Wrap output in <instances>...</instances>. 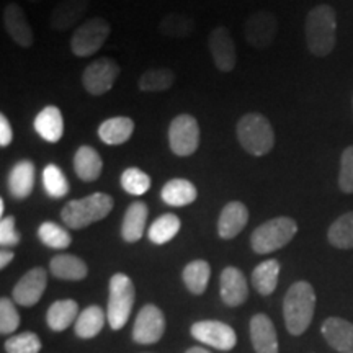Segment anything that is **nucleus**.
Here are the masks:
<instances>
[{"instance_id": "f257e3e1", "label": "nucleus", "mask_w": 353, "mask_h": 353, "mask_svg": "<svg viewBox=\"0 0 353 353\" xmlns=\"http://www.w3.org/2000/svg\"><path fill=\"white\" fill-rule=\"evenodd\" d=\"M337 13L327 3L311 8L304 21L306 46L311 54L325 57L334 51L337 43Z\"/></svg>"}, {"instance_id": "f03ea898", "label": "nucleus", "mask_w": 353, "mask_h": 353, "mask_svg": "<svg viewBox=\"0 0 353 353\" xmlns=\"http://www.w3.org/2000/svg\"><path fill=\"white\" fill-rule=\"evenodd\" d=\"M316 291L307 281H296L290 286L283 299V317L286 329L298 337L306 332L314 317Z\"/></svg>"}, {"instance_id": "7ed1b4c3", "label": "nucleus", "mask_w": 353, "mask_h": 353, "mask_svg": "<svg viewBox=\"0 0 353 353\" xmlns=\"http://www.w3.org/2000/svg\"><path fill=\"white\" fill-rule=\"evenodd\" d=\"M236 134L242 149L255 157L267 156L275 145V131L272 123L267 117L257 112L245 113L237 121Z\"/></svg>"}, {"instance_id": "20e7f679", "label": "nucleus", "mask_w": 353, "mask_h": 353, "mask_svg": "<svg viewBox=\"0 0 353 353\" xmlns=\"http://www.w3.org/2000/svg\"><path fill=\"white\" fill-rule=\"evenodd\" d=\"M113 205L114 201L112 196L97 192L81 200L65 203L61 211V219L70 229H83L107 218L112 213Z\"/></svg>"}, {"instance_id": "39448f33", "label": "nucleus", "mask_w": 353, "mask_h": 353, "mask_svg": "<svg viewBox=\"0 0 353 353\" xmlns=\"http://www.w3.org/2000/svg\"><path fill=\"white\" fill-rule=\"evenodd\" d=\"M298 232L296 221L290 216H278L265 221L250 236V245L255 254L265 255L288 245Z\"/></svg>"}, {"instance_id": "423d86ee", "label": "nucleus", "mask_w": 353, "mask_h": 353, "mask_svg": "<svg viewBox=\"0 0 353 353\" xmlns=\"http://www.w3.org/2000/svg\"><path fill=\"white\" fill-rule=\"evenodd\" d=\"M107 319L113 330H120L130 319L136 299V288L132 280L125 273H114L108 286Z\"/></svg>"}, {"instance_id": "0eeeda50", "label": "nucleus", "mask_w": 353, "mask_h": 353, "mask_svg": "<svg viewBox=\"0 0 353 353\" xmlns=\"http://www.w3.org/2000/svg\"><path fill=\"white\" fill-rule=\"evenodd\" d=\"M112 26L101 17H94L79 25L70 38V51L77 57L94 56L107 41Z\"/></svg>"}, {"instance_id": "6e6552de", "label": "nucleus", "mask_w": 353, "mask_h": 353, "mask_svg": "<svg viewBox=\"0 0 353 353\" xmlns=\"http://www.w3.org/2000/svg\"><path fill=\"white\" fill-rule=\"evenodd\" d=\"M200 125L188 113L176 114L169 126L170 151L179 157L193 156L200 148Z\"/></svg>"}, {"instance_id": "1a4fd4ad", "label": "nucleus", "mask_w": 353, "mask_h": 353, "mask_svg": "<svg viewBox=\"0 0 353 353\" xmlns=\"http://www.w3.org/2000/svg\"><path fill=\"white\" fill-rule=\"evenodd\" d=\"M120 72V64L112 57H99L83 69L82 85L90 95H105L113 88Z\"/></svg>"}, {"instance_id": "9d476101", "label": "nucleus", "mask_w": 353, "mask_h": 353, "mask_svg": "<svg viewBox=\"0 0 353 353\" xmlns=\"http://www.w3.org/2000/svg\"><path fill=\"white\" fill-rule=\"evenodd\" d=\"M278 33V20L272 12L259 10L247 17L244 23L245 41L255 50L272 46Z\"/></svg>"}, {"instance_id": "9b49d317", "label": "nucleus", "mask_w": 353, "mask_h": 353, "mask_svg": "<svg viewBox=\"0 0 353 353\" xmlns=\"http://www.w3.org/2000/svg\"><path fill=\"white\" fill-rule=\"evenodd\" d=\"M165 330L164 312L156 304H145L136 317L132 327V339L141 345H151L162 339Z\"/></svg>"}, {"instance_id": "f8f14e48", "label": "nucleus", "mask_w": 353, "mask_h": 353, "mask_svg": "<svg viewBox=\"0 0 353 353\" xmlns=\"http://www.w3.org/2000/svg\"><path fill=\"white\" fill-rule=\"evenodd\" d=\"M193 339L198 342L206 343V345L216 348L221 352H229L236 347L237 335L231 325L224 324L219 321H200L195 322L190 330Z\"/></svg>"}, {"instance_id": "ddd939ff", "label": "nucleus", "mask_w": 353, "mask_h": 353, "mask_svg": "<svg viewBox=\"0 0 353 353\" xmlns=\"http://www.w3.org/2000/svg\"><path fill=\"white\" fill-rule=\"evenodd\" d=\"M208 48L213 63L221 72H232L237 64V51L231 32L226 26H216L208 37Z\"/></svg>"}, {"instance_id": "4468645a", "label": "nucleus", "mask_w": 353, "mask_h": 353, "mask_svg": "<svg viewBox=\"0 0 353 353\" xmlns=\"http://www.w3.org/2000/svg\"><path fill=\"white\" fill-rule=\"evenodd\" d=\"M48 285V275L43 267H34L20 278L12 291L13 301L20 306H34L41 299Z\"/></svg>"}, {"instance_id": "2eb2a0df", "label": "nucleus", "mask_w": 353, "mask_h": 353, "mask_svg": "<svg viewBox=\"0 0 353 353\" xmlns=\"http://www.w3.org/2000/svg\"><path fill=\"white\" fill-rule=\"evenodd\" d=\"M2 21L3 28L10 34V38L19 44L20 48H30L34 43L33 28L28 23L25 10L19 3L10 2L3 7L2 10Z\"/></svg>"}, {"instance_id": "dca6fc26", "label": "nucleus", "mask_w": 353, "mask_h": 353, "mask_svg": "<svg viewBox=\"0 0 353 353\" xmlns=\"http://www.w3.org/2000/svg\"><path fill=\"white\" fill-rule=\"evenodd\" d=\"M219 293L224 304L231 307H237L247 301L249 296V286L247 280L239 268L226 267L219 278Z\"/></svg>"}, {"instance_id": "f3484780", "label": "nucleus", "mask_w": 353, "mask_h": 353, "mask_svg": "<svg viewBox=\"0 0 353 353\" xmlns=\"http://www.w3.org/2000/svg\"><path fill=\"white\" fill-rule=\"evenodd\" d=\"M90 6V0H61L52 8L50 26L54 32H68L83 19Z\"/></svg>"}, {"instance_id": "a211bd4d", "label": "nucleus", "mask_w": 353, "mask_h": 353, "mask_svg": "<svg viewBox=\"0 0 353 353\" xmlns=\"http://www.w3.org/2000/svg\"><path fill=\"white\" fill-rule=\"evenodd\" d=\"M34 179H37L34 162L30 159H21L8 172V192L15 200H26L33 192Z\"/></svg>"}, {"instance_id": "6ab92c4d", "label": "nucleus", "mask_w": 353, "mask_h": 353, "mask_svg": "<svg viewBox=\"0 0 353 353\" xmlns=\"http://www.w3.org/2000/svg\"><path fill=\"white\" fill-rule=\"evenodd\" d=\"M322 337L339 353H353V324L342 317H327L321 327Z\"/></svg>"}, {"instance_id": "aec40b11", "label": "nucleus", "mask_w": 353, "mask_h": 353, "mask_svg": "<svg viewBox=\"0 0 353 353\" xmlns=\"http://www.w3.org/2000/svg\"><path fill=\"white\" fill-rule=\"evenodd\" d=\"M249 223V210L242 201H229L221 211L218 234L221 239H234Z\"/></svg>"}, {"instance_id": "412c9836", "label": "nucleus", "mask_w": 353, "mask_h": 353, "mask_svg": "<svg viewBox=\"0 0 353 353\" xmlns=\"http://www.w3.org/2000/svg\"><path fill=\"white\" fill-rule=\"evenodd\" d=\"M250 341L255 353H278V335L267 314H255L250 319Z\"/></svg>"}, {"instance_id": "4be33fe9", "label": "nucleus", "mask_w": 353, "mask_h": 353, "mask_svg": "<svg viewBox=\"0 0 353 353\" xmlns=\"http://www.w3.org/2000/svg\"><path fill=\"white\" fill-rule=\"evenodd\" d=\"M33 128L39 134V138L48 141V143H59L64 134L63 112L54 107V105H48V107H44L37 114L33 121Z\"/></svg>"}, {"instance_id": "5701e85b", "label": "nucleus", "mask_w": 353, "mask_h": 353, "mask_svg": "<svg viewBox=\"0 0 353 353\" xmlns=\"http://www.w3.org/2000/svg\"><path fill=\"white\" fill-rule=\"evenodd\" d=\"M149 210L144 201H134L128 206L121 223V237L128 244H134L143 237Z\"/></svg>"}, {"instance_id": "b1692460", "label": "nucleus", "mask_w": 353, "mask_h": 353, "mask_svg": "<svg viewBox=\"0 0 353 353\" xmlns=\"http://www.w3.org/2000/svg\"><path fill=\"white\" fill-rule=\"evenodd\" d=\"M74 170L82 182H95L103 170V161L99 151L92 145H81L74 154Z\"/></svg>"}, {"instance_id": "393cba45", "label": "nucleus", "mask_w": 353, "mask_h": 353, "mask_svg": "<svg viewBox=\"0 0 353 353\" xmlns=\"http://www.w3.org/2000/svg\"><path fill=\"white\" fill-rule=\"evenodd\" d=\"M50 270L56 278L65 281H81L88 275L87 263L72 254H59L52 257Z\"/></svg>"}, {"instance_id": "a878e982", "label": "nucleus", "mask_w": 353, "mask_h": 353, "mask_svg": "<svg viewBox=\"0 0 353 353\" xmlns=\"http://www.w3.org/2000/svg\"><path fill=\"white\" fill-rule=\"evenodd\" d=\"M161 198L165 205L182 208L196 201L198 190L187 179H170L161 190Z\"/></svg>"}, {"instance_id": "bb28decb", "label": "nucleus", "mask_w": 353, "mask_h": 353, "mask_svg": "<svg viewBox=\"0 0 353 353\" xmlns=\"http://www.w3.org/2000/svg\"><path fill=\"white\" fill-rule=\"evenodd\" d=\"M134 132V121L128 117H113L99 126V138L108 145H120L131 139Z\"/></svg>"}, {"instance_id": "cd10ccee", "label": "nucleus", "mask_w": 353, "mask_h": 353, "mask_svg": "<svg viewBox=\"0 0 353 353\" xmlns=\"http://www.w3.org/2000/svg\"><path fill=\"white\" fill-rule=\"evenodd\" d=\"M280 262L276 259L263 260L259 263L252 272V285L262 296H270L278 286V278H280Z\"/></svg>"}, {"instance_id": "c85d7f7f", "label": "nucleus", "mask_w": 353, "mask_h": 353, "mask_svg": "<svg viewBox=\"0 0 353 353\" xmlns=\"http://www.w3.org/2000/svg\"><path fill=\"white\" fill-rule=\"evenodd\" d=\"M79 304L74 299H61V301L52 303L48 309L46 322L54 332H63L77 321Z\"/></svg>"}, {"instance_id": "c756f323", "label": "nucleus", "mask_w": 353, "mask_h": 353, "mask_svg": "<svg viewBox=\"0 0 353 353\" xmlns=\"http://www.w3.org/2000/svg\"><path fill=\"white\" fill-rule=\"evenodd\" d=\"M211 267L206 260H193L183 268L182 278L187 290L193 294H203L208 288Z\"/></svg>"}, {"instance_id": "7c9ffc66", "label": "nucleus", "mask_w": 353, "mask_h": 353, "mask_svg": "<svg viewBox=\"0 0 353 353\" xmlns=\"http://www.w3.org/2000/svg\"><path fill=\"white\" fill-rule=\"evenodd\" d=\"M105 319H107V314L100 306H88L77 317L76 325H74L76 335L81 339H94L103 329Z\"/></svg>"}, {"instance_id": "2f4dec72", "label": "nucleus", "mask_w": 353, "mask_h": 353, "mask_svg": "<svg viewBox=\"0 0 353 353\" xmlns=\"http://www.w3.org/2000/svg\"><path fill=\"white\" fill-rule=\"evenodd\" d=\"M175 74L169 68H152L144 70L143 76L139 77V90L148 92V94H159L165 92L174 85Z\"/></svg>"}, {"instance_id": "473e14b6", "label": "nucleus", "mask_w": 353, "mask_h": 353, "mask_svg": "<svg viewBox=\"0 0 353 353\" xmlns=\"http://www.w3.org/2000/svg\"><path fill=\"white\" fill-rule=\"evenodd\" d=\"M180 226H182V223H180V218L176 214L165 213L159 216L148 231L149 241L156 245H164L179 234Z\"/></svg>"}, {"instance_id": "72a5a7b5", "label": "nucleus", "mask_w": 353, "mask_h": 353, "mask_svg": "<svg viewBox=\"0 0 353 353\" xmlns=\"http://www.w3.org/2000/svg\"><path fill=\"white\" fill-rule=\"evenodd\" d=\"M327 239L330 245H334L335 249H353V211H348V213L339 216L330 224L327 231Z\"/></svg>"}, {"instance_id": "f704fd0d", "label": "nucleus", "mask_w": 353, "mask_h": 353, "mask_svg": "<svg viewBox=\"0 0 353 353\" xmlns=\"http://www.w3.org/2000/svg\"><path fill=\"white\" fill-rule=\"evenodd\" d=\"M195 20L185 13H169L159 21V33L167 38H187L195 32Z\"/></svg>"}, {"instance_id": "c9c22d12", "label": "nucleus", "mask_w": 353, "mask_h": 353, "mask_svg": "<svg viewBox=\"0 0 353 353\" xmlns=\"http://www.w3.org/2000/svg\"><path fill=\"white\" fill-rule=\"evenodd\" d=\"M43 188L46 192L48 196L56 198H64L69 193V182L68 176L63 170L59 169V165L56 164H48L43 169Z\"/></svg>"}, {"instance_id": "e433bc0d", "label": "nucleus", "mask_w": 353, "mask_h": 353, "mask_svg": "<svg viewBox=\"0 0 353 353\" xmlns=\"http://www.w3.org/2000/svg\"><path fill=\"white\" fill-rule=\"evenodd\" d=\"M38 237L44 245L56 250H64L72 244V237H70L69 231H65L63 226L52 223V221H44L38 228Z\"/></svg>"}, {"instance_id": "4c0bfd02", "label": "nucleus", "mask_w": 353, "mask_h": 353, "mask_svg": "<svg viewBox=\"0 0 353 353\" xmlns=\"http://www.w3.org/2000/svg\"><path fill=\"white\" fill-rule=\"evenodd\" d=\"M121 188L125 190L128 195L141 196L151 188L152 180L151 176L145 174L144 170L138 169V167H128V169L121 174L120 179Z\"/></svg>"}, {"instance_id": "58836bf2", "label": "nucleus", "mask_w": 353, "mask_h": 353, "mask_svg": "<svg viewBox=\"0 0 353 353\" xmlns=\"http://www.w3.org/2000/svg\"><path fill=\"white\" fill-rule=\"evenodd\" d=\"M7 353H39L41 350V341L37 334L21 332L13 335L6 342Z\"/></svg>"}, {"instance_id": "ea45409f", "label": "nucleus", "mask_w": 353, "mask_h": 353, "mask_svg": "<svg viewBox=\"0 0 353 353\" xmlns=\"http://www.w3.org/2000/svg\"><path fill=\"white\" fill-rule=\"evenodd\" d=\"M20 314L17 311L15 304L12 299L2 298L0 299V332L2 335L12 334L19 329Z\"/></svg>"}, {"instance_id": "a19ab883", "label": "nucleus", "mask_w": 353, "mask_h": 353, "mask_svg": "<svg viewBox=\"0 0 353 353\" xmlns=\"http://www.w3.org/2000/svg\"><path fill=\"white\" fill-rule=\"evenodd\" d=\"M339 188L347 195L353 193V145H348L341 157V172H339Z\"/></svg>"}, {"instance_id": "79ce46f5", "label": "nucleus", "mask_w": 353, "mask_h": 353, "mask_svg": "<svg viewBox=\"0 0 353 353\" xmlns=\"http://www.w3.org/2000/svg\"><path fill=\"white\" fill-rule=\"evenodd\" d=\"M20 244V234L15 228V216H3L0 221V245L15 247Z\"/></svg>"}, {"instance_id": "37998d69", "label": "nucleus", "mask_w": 353, "mask_h": 353, "mask_svg": "<svg viewBox=\"0 0 353 353\" xmlns=\"http://www.w3.org/2000/svg\"><path fill=\"white\" fill-rule=\"evenodd\" d=\"M12 139H13L12 125L6 114L2 113L0 114V145H2V148H8V145L12 144Z\"/></svg>"}, {"instance_id": "c03bdc74", "label": "nucleus", "mask_w": 353, "mask_h": 353, "mask_svg": "<svg viewBox=\"0 0 353 353\" xmlns=\"http://www.w3.org/2000/svg\"><path fill=\"white\" fill-rule=\"evenodd\" d=\"M12 260H13V252H12V250L2 249V252H0V268H7V265L10 263Z\"/></svg>"}, {"instance_id": "a18cd8bd", "label": "nucleus", "mask_w": 353, "mask_h": 353, "mask_svg": "<svg viewBox=\"0 0 353 353\" xmlns=\"http://www.w3.org/2000/svg\"><path fill=\"white\" fill-rule=\"evenodd\" d=\"M185 353H211V352L205 350V348H203V347H192V348H188V350L185 352Z\"/></svg>"}, {"instance_id": "49530a36", "label": "nucleus", "mask_w": 353, "mask_h": 353, "mask_svg": "<svg viewBox=\"0 0 353 353\" xmlns=\"http://www.w3.org/2000/svg\"><path fill=\"white\" fill-rule=\"evenodd\" d=\"M3 211H6V201L0 198V214H2V218H3Z\"/></svg>"}, {"instance_id": "de8ad7c7", "label": "nucleus", "mask_w": 353, "mask_h": 353, "mask_svg": "<svg viewBox=\"0 0 353 353\" xmlns=\"http://www.w3.org/2000/svg\"><path fill=\"white\" fill-rule=\"evenodd\" d=\"M28 2H32V3H39V2H41V0H28Z\"/></svg>"}, {"instance_id": "09e8293b", "label": "nucleus", "mask_w": 353, "mask_h": 353, "mask_svg": "<svg viewBox=\"0 0 353 353\" xmlns=\"http://www.w3.org/2000/svg\"><path fill=\"white\" fill-rule=\"evenodd\" d=\"M352 103H353V101H352Z\"/></svg>"}]
</instances>
